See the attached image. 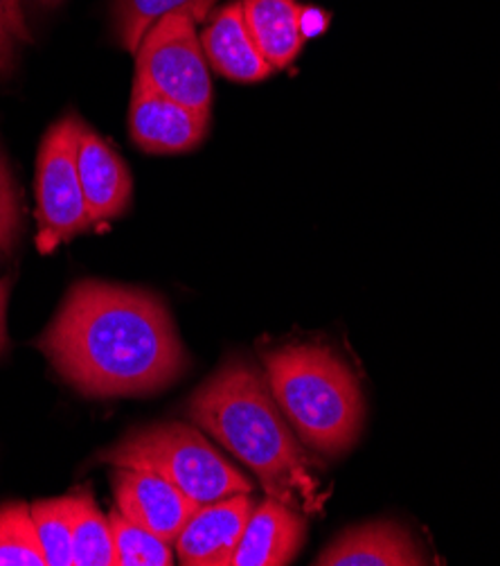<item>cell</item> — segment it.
<instances>
[{"mask_svg": "<svg viewBox=\"0 0 500 566\" xmlns=\"http://www.w3.org/2000/svg\"><path fill=\"white\" fill-rule=\"evenodd\" d=\"M21 192L8 160L0 154V249L12 253L21 233Z\"/></svg>", "mask_w": 500, "mask_h": 566, "instance_id": "cell-20", "label": "cell"}, {"mask_svg": "<svg viewBox=\"0 0 500 566\" xmlns=\"http://www.w3.org/2000/svg\"><path fill=\"white\" fill-rule=\"evenodd\" d=\"M30 41L21 0H0V73L12 66L19 48Z\"/></svg>", "mask_w": 500, "mask_h": 566, "instance_id": "cell-21", "label": "cell"}, {"mask_svg": "<svg viewBox=\"0 0 500 566\" xmlns=\"http://www.w3.org/2000/svg\"><path fill=\"white\" fill-rule=\"evenodd\" d=\"M208 66L196 23L183 14L158 21L136 50V77L194 111L212 106Z\"/></svg>", "mask_w": 500, "mask_h": 566, "instance_id": "cell-6", "label": "cell"}, {"mask_svg": "<svg viewBox=\"0 0 500 566\" xmlns=\"http://www.w3.org/2000/svg\"><path fill=\"white\" fill-rule=\"evenodd\" d=\"M305 535L307 526L296 507L268 496L251 513L231 566L291 564L305 544Z\"/></svg>", "mask_w": 500, "mask_h": 566, "instance_id": "cell-11", "label": "cell"}, {"mask_svg": "<svg viewBox=\"0 0 500 566\" xmlns=\"http://www.w3.org/2000/svg\"><path fill=\"white\" fill-rule=\"evenodd\" d=\"M43 6H54V3H60V0H41Z\"/></svg>", "mask_w": 500, "mask_h": 566, "instance_id": "cell-23", "label": "cell"}, {"mask_svg": "<svg viewBox=\"0 0 500 566\" xmlns=\"http://www.w3.org/2000/svg\"><path fill=\"white\" fill-rule=\"evenodd\" d=\"M84 120L77 113H66L54 123L39 147L36 156V219L39 251L52 253L93 226L86 208L77 151Z\"/></svg>", "mask_w": 500, "mask_h": 566, "instance_id": "cell-5", "label": "cell"}, {"mask_svg": "<svg viewBox=\"0 0 500 566\" xmlns=\"http://www.w3.org/2000/svg\"><path fill=\"white\" fill-rule=\"evenodd\" d=\"M73 566H116L114 531L88 490L73 492Z\"/></svg>", "mask_w": 500, "mask_h": 566, "instance_id": "cell-16", "label": "cell"}, {"mask_svg": "<svg viewBox=\"0 0 500 566\" xmlns=\"http://www.w3.org/2000/svg\"><path fill=\"white\" fill-rule=\"evenodd\" d=\"M0 566H45L32 507L23 501L0 505Z\"/></svg>", "mask_w": 500, "mask_h": 566, "instance_id": "cell-18", "label": "cell"}, {"mask_svg": "<svg viewBox=\"0 0 500 566\" xmlns=\"http://www.w3.org/2000/svg\"><path fill=\"white\" fill-rule=\"evenodd\" d=\"M219 0H114L116 36L129 52L136 54L145 34L164 17L183 14L194 23L212 17Z\"/></svg>", "mask_w": 500, "mask_h": 566, "instance_id": "cell-15", "label": "cell"}, {"mask_svg": "<svg viewBox=\"0 0 500 566\" xmlns=\"http://www.w3.org/2000/svg\"><path fill=\"white\" fill-rule=\"evenodd\" d=\"M79 181L93 223L110 221L131 206L134 181L123 156L95 129L84 125L77 151Z\"/></svg>", "mask_w": 500, "mask_h": 566, "instance_id": "cell-10", "label": "cell"}, {"mask_svg": "<svg viewBox=\"0 0 500 566\" xmlns=\"http://www.w3.org/2000/svg\"><path fill=\"white\" fill-rule=\"evenodd\" d=\"M10 277H0V355L8 348V298H10Z\"/></svg>", "mask_w": 500, "mask_h": 566, "instance_id": "cell-22", "label": "cell"}, {"mask_svg": "<svg viewBox=\"0 0 500 566\" xmlns=\"http://www.w3.org/2000/svg\"><path fill=\"white\" fill-rule=\"evenodd\" d=\"M253 511L255 501L251 494H233L199 505L174 542L181 564L231 566Z\"/></svg>", "mask_w": 500, "mask_h": 566, "instance_id": "cell-9", "label": "cell"}, {"mask_svg": "<svg viewBox=\"0 0 500 566\" xmlns=\"http://www.w3.org/2000/svg\"><path fill=\"white\" fill-rule=\"evenodd\" d=\"M246 25L273 71L291 66L305 45L307 8L298 0H242Z\"/></svg>", "mask_w": 500, "mask_h": 566, "instance_id": "cell-14", "label": "cell"}, {"mask_svg": "<svg viewBox=\"0 0 500 566\" xmlns=\"http://www.w3.org/2000/svg\"><path fill=\"white\" fill-rule=\"evenodd\" d=\"M188 418L246 463L268 496L320 511L313 461L255 364L235 357L221 366L190 398Z\"/></svg>", "mask_w": 500, "mask_h": 566, "instance_id": "cell-2", "label": "cell"}, {"mask_svg": "<svg viewBox=\"0 0 500 566\" xmlns=\"http://www.w3.org/2000/svg\"><path fill=\"white\" fill-rule=\"evenodd\" d=\"M0 255H6V253H3V249H0Z\"/></svg>", "mask_w": 500, "mask_h": 566, "instance_id": "cell-24", "label": "cell"}, {"mask_svg": "<svg viewBox=\"0 0 500 566\" xmlns=\"http://www.w3.org/2000/svg\"><path fill=\"white\" fill-rule=\"evenodd\" d=\"M116 544V566H170L174 553L158 535L127 520L118 507L108 513Z\"/></svg>", "mask_w": 500, "mask_h": 566, "instance_id": "cell-19", "label": "cell"}, {"mask_svg": "<svg viewBox=\"0 0 500 566\" xmlns=\"http://www.w3.org/2000/svg\"><path fill=\"white\" fill-rule=\"evenodd\" d=\"M313 564L320 566H419L426 553L408 528L395 522H372L345 531Z\"/></svg>", "mask_w": 500, "mask_h": 566, "instance_id": "cell-12", "label": "cell"}, {"mask_svg": "<svg viewBox=\"0 0 500 566\" xmlns=\"http://www.w3.org/2000/svg\"><path fill=\"white\" fill-rule=\"evenodd\" d=\"M210 129V111H194L153 91L136 77L129 132L134 143L149 154H183L203 143Z\"/></svg>", "mask_w": 500, "mask_h": 566, "instance_id": "cell-7", "label": "cell"}, {"mask_svg": "<svg viewBox=\"0 0 500 566\" xmlns=\"http://www.w3.org/2000/svg\"><path fill=\"white\" fill-rule=\"evenodd\" d=\"M97 461L151 470L199 505L255 490L244 472L219 454L196 427L185 422H156L134 429L120 442L104 449Z\"/></svg>", "mask_w": 500, "mask_h": 566, "instance_id": "cell-4", "label": "cell"}, {"mask_svg": "<svg viewBox=\"0 0 500 566\" xmlns=\"http://www.w3.org/2000/svg\"><path fill=\"white\" fill-rule=\"evenodd\" d=\"M266 381L296 436L329 459L348 454L365 422L354 370L320 344H289L264 353Z\"/></svg>", "mask_w": 500, "mask_h": 566, "instance_id": "cell-3", "label": "cell"}, {"mask_svg": "<svg viewBox=\"0 0 500 566\" xmlns=\"http://www.w3.org/2000/svg\"><path fill=\"white\" fill-rule=\"evenodd\" d=\"M208 21L201 45L208 64L219 75L242 84L262 82L273 75V69L251 36L242 0L216 10Z\"/></svg>", "mask_w": 500, "mask_h": 566, "instance_id": "cell-13", "label": "cell"}, {"mask_svg": "<svg viewBox=\"0 0 500 566\" xmlns=\"http://www.w3.org/2000/svg\"><path fill=\"white\" fill-rule=\"evenodd\" d=\"M36 348L66 384L97 400L158 392L190 364L156 294L102 280L71 287Z\"/></svg>", "mask_w": 500, "mask_h": 566, "instance_id": "cell-1", "label": "cell"}, {"mask_svg": "<svg viewBox=\"0 0 500 566\" xmlns=\"http://www.w3.org/2000/svg\"><path fill=\"white\" fill-rule=\"evenodd\" d=\"M30 507L45 566H73V494L41 499Z\"/></svg>", "mask_w": 500, "mask_h": 566, "instance_id": "cell-17", "label": "cell"}, {"mask_svg": "<svg viewBox=\"0 0 500 566\" xmlns=\"http://www.w3.org/2000/svg\"><path fill=\"white\" fill-rule=\"evenodd\" d=\"M114 494L118 511L134 524L174 544L199 503L151 470L116 468Z\"/></svg>", "mask_w": 500, "mask_h": 566, "instance_id": "cell-8", "label": "cell"}]
</instances>
